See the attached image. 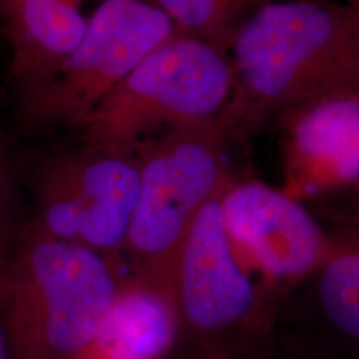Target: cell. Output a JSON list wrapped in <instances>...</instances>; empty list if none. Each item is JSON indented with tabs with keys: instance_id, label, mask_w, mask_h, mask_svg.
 Returning a JSON list of instances; mask_svg holds the SVG:
<instances>
[{
	"instance_id": "cell-1",
	"label": "cell",
	"mask_w": 359,
	"mask_h": 359,
	"mask_svg": "<svg viewBox=\"0 0 359 359\" xmlns=\"http://www.w3.org/2000/svg\"><path fill=\"white\" fill-rule=\"evenodd\" d=\"M228 50L233 93L223 135L359 80V4L275 0L240 25Z\"/></svg>"
},
{
	"instance_id": "cell-2",
	"label": "cell",
	"mask_w": 359,
	"mask_h": 359,
	"mask_svg": "<svg viewBox=\"0 0 359 359\" xmlns=\"http://www.w3.org/2000/svg\"><path fill=\"white\" fill-rule=\"evenodd\" d=\"M123 275L120 263L37 226L0 262V306L11 359H80Z\"/></svg>"
},
{
	"instance_id": "cell-3",
	"label": "cell",
	"mask_w": 359,
	"mask_h": 359,
	"mask_svg": "<svg viewBox=\"0 0 359 359\" xmlns=\"http://www.w3.org/2000/svg\"><path fill=\"white\" fill-rule=\"evenodd\" d=\"M231 93L226 52L178 34L116 85L79 128L90 147L133 154L155 128L219 125Z\"/></svg>"
},
{
	"instance_id": "cell-4",
	"label": "cell",
	"mask_w": 359,
	"mask_h": 359,
	"mask_svg": "<svg viewBox=\"0 0 359 359\" xmlns=\"http://www.w3.org/2000/svg\"><path fill=\"white\" fill-rule=\"evenodd\" d=\"M219 125L172 132L133 151L140 193L123 255L130 275L175 298L180 251L200 210L231 182L223 165Z\"/></svg>"
},
{
	"instance_id": "cell-5",
	"label": "cell",
	"mask_w": 359,
	"mask_h": 359,
	"mask_svg": "<svg viewBox=\"0 0 359 359\" xmlns=\"http://www.w3.org/2000/svg\"><path fill=\"white\" fill-rule=\"evenodd\" d=\"M175 35L172 19L147 0H103L77 48L27 85L22 115L37 127H77L132 72Z\"/></svg>"
},
{
	"instance_id": "cell-6",
	"label": "cell",
	"mask_w": 359,
	"mask_h": 359,
	"mask_svg": "<svg viewBox=\"0 0 359 359\" xmlns=\"http://www.w3.org/2000/svg\"><path fill=\"white\" fill-rule=\"evenodd\" d=\"M138 193L140 168L133 154L87 145L45 167L35 226L122 263Z\"/></svg>"
},
{
	"instance_id": "cell-7",
	"label": "cell",
	"mask_w": 359,
	"mask_h": 359,
	"mask_svg": "<svg viewBox=\"0 0 359 359\" xmlns=\"http://www.w3.org/2000/svg\"><path fill=\"white\" fill-rule=\"evenodd\" d=\"M222 196L210 200L193 219L175 276L180 333L208 344L210 356L217 344H228L226 336L258 325L263 311L262 290L228 236Z\"/></svg>"
},
{
	"instance_id": "cell-8",
	"label": "cell",
	"mask_w": 359,
	"mask_h": 359,
	"mask_svg": "<svg viewBox=\"0 0 359 359\" xmlns=\"http://www.w3.org/2000/svg\"><path fill=\"white\" fill-rule=\"evenodd\" d=\"M222 210L238 257L268 283L313 275L334 250L316 219L285 190L259 182L231 183Z\"/></svg>"
},
{
	"instance_id": "cell-9",
	"label": "cell",
	"mask_w": 359,
	"mask_h": 359,
	"mask_svg": "<svg viewBox=\"0 0 359 359\" xmlns=\"http://www.w3.org/2000/svg\"><path fill=\"white\" fill-rule=\"evenodd\" d=\"M286 115L288 195L299 200L359 182V80Z\"/></svg>"
},
{
	"instance_id": "cell-10",
	"label": "cell",
	"mask_w": 359,
	"mask_h": 359,
	"mask_svg": "<svg viewBox=\"0 0 359 359\" xmlns=\"http://www.w3.org/2000/svg\"><path fill=\"white\" fill-rule=\"evenodd\" d=\"M180 334L172 294L150 283L123 276L114 303L80 359H163Z\"/></svg>"
},
{
	"instance_id": "cell-11",
	"label": "cell",
	"mask_w": 359,
	"mask_h": 359,
	"mask_svg": "<svg viewBox=\"0 0 359 359\" xmlns=\"http://www.w3.org/2000/svg\"><path fill=\"white\" fill-rule=\"evenodd\" d=\"M12 50V74L32 85L82 42L88 20L65 0H19L0 12Z\"/></svg>"
},
{
	"instance_id": "cell-12",
	"label": "cell",
	"mask_w": 359,
	"mask_h": 359,
	"mask_svg": "<svg viewBox=\"0 0 359 359\" xmlns=\"http://www.w3.org/2000/svg\"><path fill=\"white\" fill-rule=\"evenodd\" d=\"M316 273L318 304L326 325L359 344V248H334Z\"/></svg>"
},
{
	"instance_id": "cell-13",
	"label": "cell",
	"mask_w": 359,
	"mask_h": 359,
	"mask_svg": "<svg viewBox=\"0 0 359 359\" xmlns=\"http://www.w3.org/2000/svg\"><path fill=\"white\" fill-rule=\"evenodd\" d=\"M275 0H154L177 27L180 35L230 48L240 25L259 7Z\"/></svg>"
},
{
	"instance_id": "cell-14",
	"label": "cell",
	"mask_w": 359,
	"mask_h": 359,
	"mask_svg": "<svg viewBox=\"0 0 359 359\" xmlns=\"http://www.w3.org/2000/svg\"><path fill=\"white\" fill-rule=\"evenodd\" d=\"M12 200V177L6 160L0 156V238H4L7 226L8 210Z\"/></svg>"
},
{
	"instance_id": "cell-15",
	"label": "cell",
	"mask_w": 359,
	"mask_h": 359,
	"mask_svg": "<svg viewBox=\"0 0 359 359\" xmlns=\"http://www.w3.org/2000/svg\"><path fill=\"white\" fill-rule=\"evenodd\" d=\"M0 359H11V353H8V344H7V336L4 326L0 325Z\"/></svg>"
},
{
	"instance_id": "cell-16",
	"label": "cell",
	"mask_w": 359,
	"mask_h": 359,
	"mask_svg": "<svg viewBox=\"0 0 359 359\" xmlns=\"http://www.w3.org/2000/svg\"><path fill=\"white\" fill-rule=\"evenodd\" d=\"M206 359H230L226 356V353H223V354H217V356H212V358H206Z\"/></svg>"
},
{
	"instance_id": "cell-17",
	"label": "cell",
	"mask_w": 359,
	"mask_h": 359,
	"mask_svg": "<svg viewBox=\"0 0 359 359\" xmlns=\"http://www.w3.org/2000/svg\"><path fill=\"white\" fill-rule=\"evenodd\" d=\"M67 4H70V6H75V7H79L80 6V2H82V0H65Z\"/></svg>"
}]
</instances>
